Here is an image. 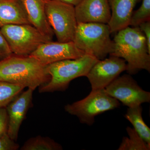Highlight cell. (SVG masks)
Instances as JSON below:
<instances>
[{"mask_svg": "<svg viewBox=\"0 0 150 150\" xmlns=\"http://www.w3.org/2000/svg\"><path fill=\"white\" fill-rule=\"evenodd\" d=\"M34 91L28 88L27 90L19 94L6 107L8 118L7 134L14 141L17 139L22 123L31 107Z\"/></svg>", "mask_w": 150, "mask_h": 150, "instance_id": "cell-11", "label": "cell"}, {"mask_svg": "<svg viewBox=\"0 0 150 150\" xmlns=\"http://www.w3.org/2000/svg\"><path fill=\"white\" fill-rule=\"evenodd\" d=\"M150 21V0H143L139 8L133 13L130 25L137 27L142 23Z\"/></svg>", "mask_w": 150, "mask_h": 150, "instance_id": "cell-20", "label": "cell"}, {"mask_svg": "<svg viewBox=\"0 0 150 150\" xmlns=\"http://www.w3.org/2000/svg\"><path fill=\"white\" fill-rule=\"evenodd\" d=\"M117 99L106 93L104 89L92 90L83 99L65 105V110L75 115L81 123L92 125L96 115L120 106Z\"/></svg>", "mask_w": 150, "mask_h": 150, "instance_id": "cell-6", "label": "cell"}, {"mask_svg": "<svg viewBox=\"0 0 150 150\" xmlns=\"http://www.w3.org/2000/svg\"><path fill=\"white\" fill-rule=\"evenodd\" d=\"M75 9L78 23L108 24L111 17L108 0H83Z\"/></svg>", "mask_w": 150, "mask_h": 150, "instance_id": "cell-12", "label": "cell"}, {"mask_svg": "<svg viewBox=\"0 0 150 150\" xmlns=\"http://www.w3.org/2000/svg\"><path fill=\"white\" fill-rule=\"evenodd\" d=\"M13 54L28 56L41 44L52 39L30 24L9 25L1 28Z\"/></svg>", "mask_w": 150, "mask_h": 150, "instance_id": "cell-5", "label": "cell"}, {"mask_svg": "<svg viewBox=\"0 0 150 150\" xmlns=\"http://www.w3.org/2000/svg\"><path fill=\"white\" fill-rule=\"evenodd\" d=\"M13 55L0 28V61Z\"/></svg>", "mask_w": 150, "mask_h": 150, "instance_id": "cell-22", "label": "cell"}, {"mask_svg": "<svg viewBox=\"0 0 150 150\" xmlns=\"http://www.w3.org/2000/svg\"><path fill=\"white\" fill-rule=\"evenodd\" d=\"M116 33L109 55L124 59L127 64L126 71L129 74L141 70L150 72V51L139 28L129 26Z\"/></svg>", "mask_w": 150, "mask_h": 150, "instance_id": "cell-2", "label": "cell"}, {"mask_svg": "<svg viewBox=\"0 0 150 150\" xmlns=\"http://www.w3.org/2000/svg\"><path fill=\"white\" fill-rule=\"evenodd\" d=\"M98 60L94 56L85 54L77 59H67L47 65V71L51 79L39 87V92L42 93L64 91L73 80L86 76Z\"/></svg>", "mask_w": 150, "mask_h": 150, "instance_id": "cell-3", "label": "cell"}, {"mask_svg": "<svg viewBox=\"0 0 150 150\" xmlns=\"http://www.w3.org/2000/svg\"><path fill=\"white\" fill-rule=\"evenodd\" d=\"M12 139L7 133L0 137V150H17L19 146Z\"/></svg>", "mask_w": 150, "mask_h": 150, "instance_id": "cell-21", "label": "cell"}, {"mask_svg": "<svg viewBox=\"0 0 150 150\" xmlns=\"http://www.w3.org/2000/svg\"><path fill=\"white\" fill-rule=\"evenodd\" d=\"M62 145L48 137L38 136L28 140L21 150H61Z\"/></svg>", "mask_w": 150, "mask_h": 150, "instance_id": "cell-17", "label": "cell"}, {"mask_svg": "<svg viewBox=\"0 0 150 150\" xmlns=\"http://www.w3.org/2000/svg\"><path fill=\"white\" fill-rule=\"evenodd\" d=\"M110 56L107 59L98 60L87 75L92 90L104 89L126 71L127 64L124 59Z\"/></svg>", "mask_w": 150, "mask_h": 150, "instance_id": "cell-9", "label": "cell"}, {"mask_svg": "<svg viewBox=\"0 0 150 150\" xmlns=\"http://www.w3.org/2000/svg\"><path fill=\"white\" fill-rule=\"evenodd\" d=\"M138 27L146 38L148 49L150 51V21L142 23Z\"/></svg>", "mask_w": 150, "mask_h": 150, "instance_id": "cell-24", "label": "cell"}, {"mask_svg": "<svg viewBox=\"0 0 150 150\" xmlns=\"http://www.w3.org/2000/svg\"><path fill=\"white\" fill-rule=\"evenodd\" d=\"M8 118L6 107L0 108V137L7 133Z\"/></svg>", "mask_w": 150, "mask_h": 150, "instance_id": "cell-23", "label": "cell"}, {"mask_svg": "<svg viewBox=\"0 0 150 150\" xmlns=\"http://www.w3.org/2000/svg\"><path fill=\"white\" fill-rule=\"evenodd\" d=\"M30 23L43 34L53 39V30L48 23L45 12V0H20Z\"/></svg>", "mask_w": 150, "mask_h": 150, "instance_id": "cell-14", "label": "cell"}, {"mask_svg": "<svg viewBox=\"0 0 150 150\" xmlns=\"http://www.w3.org/2000/svg\"><path fill=\"white\" fill-rule=\"evenodd\" d=\"M141 105L129 108L125 117L131 122L134 129L149 146H150V129L142 118Z\"/></svg>", "mask_w": 150, "mask_h": 150, "instance_id": "cell-16", "label": "cell"}, {"mask_svg": "<svg viewBox=\"0 0 150 150\" xmlns=\"http://www.w3.org/2000/svg\"><path fill=\"white\" fill-rule=\"evenodd\" d=\"M139 0H108L111 17L108 23L111 33L130 25L134 9Z\"/></svg>", "mask_w": 150, "mask_h": 150, "instance_id": "cell-13", "label": "cell"}, {"mask_svg": "<svg viewBox=\"0 0 150 150\" xmlns=\"http://www.w3.org/2000/svg\"><path fill=\"white\" fill-rule=\"evenodd\" d=\"M24 88L0 81V108L6 107Z\"/></svg>", "mask_w": 150, "mask_h": 150, "instance_id": "cell-19", "label": "cell"}, {"mask_svg": "<svg viewBox=\"0 0 150 150\" xmlns=\"http://www.w3.org/2000/svg\"><path fill=\"white\" fill-rule=\"evenodd\" d=\"M85 54L73 41L54 42L50 40L40 45L30 56L47 66L63 60L77 59Z\"/></svg>", "mask_w": 150, "mask_h": 150, "instance_id": "cell-10", "label": "cell"}, {"mask_svg": "<svg viewBox=\"0 0 150 150\" xmlns=\"http://www.w3.org/2000/svg\"><path fill=\"white\" fill-rule=\"evenodd\" d=\"M57 1L69 4L71 5L74 6H76L81 2L83 0H57Z\"/></svg>", "mask_w": 150, "mask_h": 150, "instance_id": "cell-25", "label": "cell"}, {"mask_svg": "<svg viewBox=\"0 0 150 150\" xmlns=\"http://www.w3.org/2000/svg\"><path fill=\"white\" fill-rule=\"evenodd\" d=\"M129 137H123L118 150H149L150 146L140 137L134 129H126Z\"/></svg>", "mask_w": 150, "mask_h": 150, "instance_id": "cell-18", "label": "cell"}, {"mask_svg": "<svg viewBox=\"0 0 150 150\" xmlns=\"http://www.w3.org/2000/svg\"><path fill=\"white\" fill-rule=\"evenodd\" d=\"M47 21L57 41H73L78 22L75 6L57 0H45Z\"/></svg>", "mask_w": 150, "mask_h": 150, "instance_id": "cell-7", "label": "cell"}, {"mask_svg": "<svg viewBox=\"0 0 150 150\" xmlns=\"http://www.w3.org/2000/svg\"><path fill=\"white\" fill-rule=\"evenodd\" d=\"M107 24L99 23H78L73 42L85 54L99 60L105 59L112 52L113 40Z\"/></svg>", "mask_w": 150, "mask_h": 150, "instance_id": "cell-4", "label": "cell"}, {"mask_svg": "<svg viewBox=\"0 0 150 150\" xmlns=\"http://www.w3.org/2000/svg\"><path fill=\"white\" fill-rule=\"evenodd\" d=\"M47 66L32 56L13 54L0 61V81L35 90L50 81Z\"/></svg>", "mask_w": 150, "mask_h": 150, "instance_id": "cell-1", "label": "cell"}, {"mask_svg": "<svg viewBox=\"0 0 150 150\" xmlns=\"http://www.w3.org/2000/svg\"><path fill=\"white\" fill-rule=\"evenodd\" d=\"M22 24L30 23L21 1L0 0V28Z\"/></svg>", "mask_w": 150, "mask_h": 150, "instance_id": "cell-15", "label": "cell"}, {"mask_svg": "<svg viewBox=\"0 0 150 150\" xmlns=\"http://www.w3.org/2000/svg\"><path fill=\"white\" fill-rule=\"evenodd\" d=\"M108 94L129 108L150 101V93L145 91L130 75L118 76L104 88Z\"/></svg>", "mask_w": 150, "mask_h": 150, "instance_id": "cell-8", "label": "cell"}]
</instances>
